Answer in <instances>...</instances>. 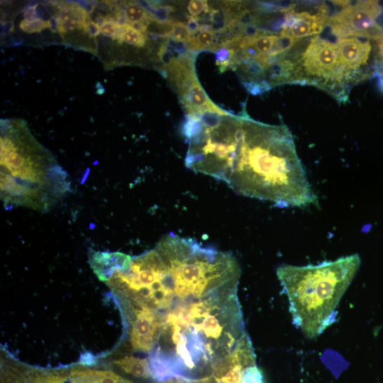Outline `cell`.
<instances>
[{
    "mask_svg": "<svg viewBox=\"0 0 383 383\" xmlns=\"http://www.w3.org/2000/svg\"><path fill=\"white\" fill-rule=\"evenodd\" d=\"M177 93L187 114H198L217 107L210 100L196 76Z\"/></svg>",
    "mask_w": 383,
    "mask_h": 383,
    "instance_id": "30bf717a",
    "label": "cell"
},
{
    "mask_svg": "<svg viewBox=\"0 0 383 383\" xmlns=\"http://www.w3.org/2000/svg\"><path fill=\"white\" fill-rule=\"evenodd\" d=\"M340 59L343 69L356 83L362 79L361 73L367 65L372 50L368 39L347 37L337 40Z\"/></svg>",
    "mask_w": 383,
    "mask_h": 383,
    "instance_id": "ba28073f",
    "label": "cell"
},
{
    "mask_svg": "<svg viewBox=\"0 0 383 383\" xmlns=\"http://www.w3.org/2000/svg\"><path fill=\"white\" fill-rule=\"evenodd\" d=\"M87 32L91 36L96 37L101 32V27L95 22H90L86 29Z\"/></svg>",
    "mask_w": 383,
    "mask_h": 383,
    "instance_id": "7402d4cb",
    "label": "cell"
},
{
    "mask_svg": "<svg viewBox=\"0 0 383 383\" xmlns=\"http://www.w3.org/2000/svg\"><path fill=\"white\" fill-rule=\"evenodd\" d=\"M170 37L175 42L188 43L192 38V33L184 23L175 22Z\"/></svg>",
    "mask_w": 383,
    "mask_h": 383,
    "instance_id": "e0dca14e",
    "label": "cell"
},
{
    "mask_svg": "<svg viewBox=\"0 0 383 383\" xmlns=\"http://www.w3.org/2000/svg\"><path fill=\"white\" fill-rule=\"evenodd\" d=\"M162 383H195L194 380L182 378V377H173L166 380Z\"/></svg>",
    "mask_w": 383,
    "mask_h": 383,
    "instance_id": "603a6c76",
    "label": "cell"
},
{
    "mask_svg": "<svg viewBox=\"0 0 383 383\" xmlns=\"http://www.w3.org/2000/svg\"><path fill=\"white\" fill-rule=\"evenodd\" d=\"M175 22L161 21L157 20H149L147 22L146 32L151 34L161 36H171Z\"/></svg>",
    "mask_w": 383,
    "mask_h": 383,
    "instance_id": "4fadbf2b",
    "label": "cell"
},
{
    "mask_svg": "<svg viewBox=\"0 0 383 383\" xmlns=\"http://www.w3.org/2000/svg\"><path fill=\"white\" fill-rule=\"evenodd\" d=\"M132 257L129 255L116 252L93 251L90 255V266L98 278L109 281L114 273L129 267Z\"/></svg>",
    "mask_w": 383,
    "mask_h": 383,
    "instance_id": "9c48e42d",
    "label": "cell"
},
{
    "mask_svg": "<svg viewBox=\"0 0 383 383\" xmlns=\"http://www.w3.org/2000/svg\"><path fill=\"white\" fill-rule=\"evenodd\" d=\"M121 27L114 20H107L101 26V33L105 36L115 39Z\"/></svg>",
    "mask_w": 383,
    "mask_h": 383,
    "instance_id": "d6986e66",
    "label": "cell"
},
{
    "mask_svg": "<svg viewBox=\"0 0 383 383\" xmlns=\"http://www.w3.org/2000/svg\"><path fill=\"white\" fill-rule=\"evenodd\" d=\"M328 11L324 6L319 8L316 13L304 11L295 13L293 9L289 8L286 11L281 33L300 41L321 34L328 25Z\"/></svg>",
    "mask_w": 383,
    "mask_h": 383,
    "instance_id": "52a82bcc",
    "label": "cell"
},
{
    "mask_svg": "<svg viewBox=\"0 0 383 383\" xmlns=\"http://www.w3.org/2000/svg\"><path fill=\"white\" fill-rule=\"evenodd\" d=\"M71 180L21 126L2 129L0 189L6 208L46 213L71 192Z\"/></svg>",
    "mask_w": 383,
    "mask_h": 383,
    "instance_id": "3957f363",
    "label": "cell"
},
{
    "mask_svg": "<svg viewBox=\"0 0 383 383\" xmlns=\"http://www.w3.org/2000/svg\"><path fill=\"white\" fill-rule=\"evenodd\" d=\"M137 301L156 318V344L147 358L159 382L210 376L247 332L238 297L240 267L230 253L174 234L147 258Z\"/></svg>",
    "mask_w": 383,
    "mask_h": 383,
    "instance_id": "6da1fadb",
    "label": "cell"
},
{
    "mask_svg": "<svg viewBox=\"0 0 383 383\" xmlns=\"http://www.w3.org/2000/svg\"><path fill=\"white\" fill-rule=\"evenodd\" d=\"M215 34L212 30H201L196 37H192L187 43L192 48L203 50L210 48L214 43Z\"/></svg>",
    "mask_w": 383,
    "mask_h": 383,
    "instance_id": "5bb4252c",
    "label": "cell"
},
{
    "mask_svg": "<svg viewBox=\"0 0 383 383\" xmlns=\"http://www.w3.org/2000/svg\"><path fill=\"white\" fill-rule=\"evenodd\" d=\"M342 10L329 18L328 25L340 39L360 37L376 40L383 34V27L378 19L382 15V8L378 2H340ZM327 25V26H328Z\"/></svg>",
    "mask_w": 383,
    "mask_h": 383,
    "instance_id": "8992f818",
    "label": "cell"
},
{
    "mask_svg": "<svg viewBox=\"0 0 383 383\" xmlns=\"http://www.w3.org/2000/svg\"><path fill=\"white\" fill-rule=\"evenodd\" d=\"M51 26V22L38 19L35 21L23 20L20 23V29L27 34L41 32Z\"/></svg>",
    "mask_w": 383,
    "mask_h": 383,
    "instance_id": "2e32d148",
    "label": "cell"
},
{
    "mask_svg": "<svg viewBox=\"0 0 383 383\" xmlns=\"http://www.w3.org/2000/svg\"><path fill=\"white\" fill-rule=\"evenodd\" d=\"M120 41L137 47H143L146 44V36L144 33L135 29L130 24L123 26Z\"/></svg>",
    "mask_w": 383,
    "mask_h": 383,
    "instance_id": "7c38bea8",
    "label": "cell"
},
{
    "mask_svg": "<svg viewBox=\"0 0 383 383\" xmlns=\"http://www.w3.org/2000/svg\"><path fill=\"white\" fill-rule=\"evenodd\" d=\"M114 364L124 373L135 378L141 379L152 378L150 367L147 358L126 356L114 361Z\"/></svg>",
    "mask_w": 383,
    "mask_h": 383,
    "instance_id": "8fae6325",
    "label": "cell"
},
{
    "mask_svg": "<svg viewBox=\"0 0 383 383\" xmlns=\"http://www.w3.org/2000/svg\"><path fill=\"white\" fill-rule=\"evenodd\" d=\"M361 264L354 254L318 265H284L277 269L293 323L307 338L321 336L335 322L339 304Z\"/></svg>",
    "mask_w": 383,
    "mask_h": 383,
    "instance_id": "277c9868",
    "label": "cell"
},
{
    "mask_svg": "<svg viewBox=\"0 0 383 383\" xmlns=\"http://www.w3.org/2000/svg\"><path fill=\"white\" fill-rule=\"evenodd\" d=\"M37 6H32L27 8L24 13L25 20L26 21H35L38 20Z\"/></svg>",
    "mask_w": 383,
    "mask_h": 383,
    "instance_id": "44dd1931",
    "label": "cell"
},
{
    "mask_svg": "<svg viewBox=\"0 0 383 383\" xmlns=\"http://www.w3.org/2000/svg\"><path fill=\"white\" fill-rule=\"evenodd\" d=\"M208 4L201 0H192L189 2L187 10L192 16H199L208 9Z\"/></svg>",
    "mask_w": 383,
    "mask_h": 383,
    "instance_id": "ffe728a7",
    "label": "cell"
},
{
    "mask_svg": "<svg viewBox=\"0 0 383 383\" xmlns=\"http://www.w3.org/2000/svg\"><path fill=\"white\" fill-rule=\"evenodd\" d=\"M125 18L130 24L144 23L149 20L146 10L137 4H130L126 8Z\"/></svg>",
    "mask_w": 383,
    "mask_h": 383,
    "instance_id": "9a60e30c",
    "label": "cell"
},
{
    "mask_svg": "<svg viewBox=\"0 0 383 383\" xmlns=\"http://www.w3.org/2000/svg\"><path fill=\"white\" fill-rule=\"evenodd\" d=\"M318 86L335 95H344L354 83L343 69L337 42L316 36L296 62L295 81Z\"/></svg>",
    "mask_w": 383,
    "mask_h": 383,
    "instance_id": "5b68a950",
    "label": "cell"
},
{
    "mask_svg": "<svg viewBox=\"0 0 383 383\" xmlns=\"http://www.w3.org/2000/svg\"><path fill=\"white\" fill-rule=\"evenodd\" d=\"M88 25L81 20H72L66 22H57V29L61 34H66L68 31H75L77 29H85Z\"/></svg>",
    "mask_w": 383,
    "mask_h": 383,
    "instance_id": "ac0fdd59",
    "label": "cell"
},
{
    "mask_svg": "<svg viewBox=\"0 0 383 383\" xmlns=\"http://www.w3.org/2000/svg\"><path fill=\"white\" fill-rule=\"evenodd\" d=\"M199 170L241 196L280 208L316 203L288 128L255 121L246 113L225 115L210 127Z\"/></svg>",
    "mask_w": 383,
    "mask_h": 383,
    "instance_id": "7a4b0ae2",
    "label": "cell"
}]
</instances>
